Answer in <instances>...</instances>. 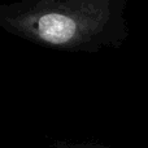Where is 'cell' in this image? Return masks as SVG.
<instances>
[{"label":"cell","instance_id":"6da1fadb","mask_svg":"<svg viewBox=\"0 0 148 148\" xmlns=\"http://www.w3.org/2000/svg\"><path fill=\"white\" fill-rule=\"evenodd\" d=\"M39 33L42 38L55 44L65 43L73 38L75 23L66 16L59 13H48L39 20Z\"/></svg>","mask_w":148,"mask_h":148}]
</instances>
